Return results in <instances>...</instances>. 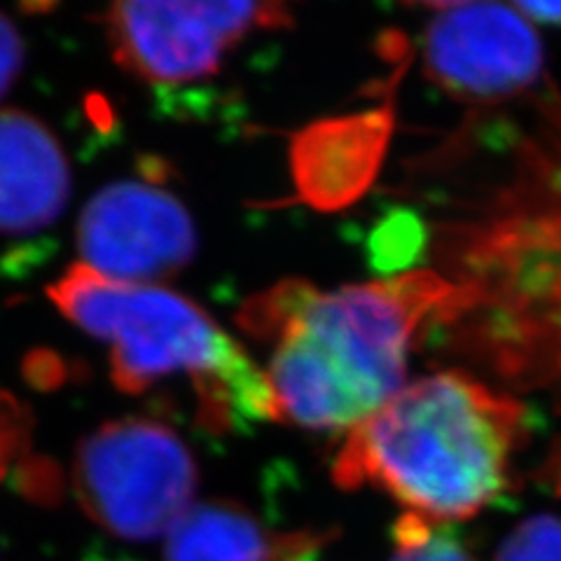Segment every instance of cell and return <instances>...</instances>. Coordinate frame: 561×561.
<instances>
[{
	"label": "cell",
	"instance_id": "obj_11",
	"mask_svg": "<svg viewBox=\"0 0 561 561\" xmlns=\"http://www.w3.org/2000/svg\"><path fill=\"white\" fill-rule=\"evenodd\" d=\"M389 561H476L447 524H435L405 513L393 526V552Z\"/></svg>",
	"mask_w": 561,
	"mask_h": 561
},
{
	"label": "cell",
	"instance_id": "obj_2",
	"mask_svg": "<svg viewBox=\"0 0 561 561\" xmlns=\"http://www.w3.org/2000/svg\"><path fill=\"white\" fill-rule=\"evenodd\" d=\"M451 295L433 267L335 290L286 278L245 300L237 321L270 348L278 419L346 433L405 386L414 340L437 328Z\"/></svg>",
	"mask_w": 561,
	"mask_h": 561
},
{
	"label": "cell",
	"instance_id": "obj_4",
	"mask_svg": "<svg viewBox=\"0 0 561 561\" xmlns=\"http://www.w3.org/2000/svg\"><path fill=\"white\" fill-rule=\"evenodd\" d=\"M49 300L66 319L111 346L119 391L138 396L171 377L190 381L199 424L214 433L249 431L278 419L267 373L214 316L164 286L105 278L70 267Z\"/></svg>",
	"mask_w": 561,
	"mask_h": 561
},
{
	"label": "cell",
	"instance_id": "obj_3",
	"mask_svg": "<svg viewBox=\"0 0 561 561\" xmlns=\"http://www.w3.org/2000/svg\"><path fill=\"white\" fill-rule=\"evenodd\" d=\"M526 431L515 396L468 373H437L346 431L332 478L342 489H377L428 522H461L511 486Z\"/></svg>",
	"mask_w": 561,
	"mask_h": 561
},
{
	"label": "cell",
	"instance_id": "obj_5",
	"mask_svg": "<svg viewBox=\"0 0 561 561\" xmlns=\"http://www.w3.org/2000/svg\"><path fill=\"white\" fill-rule=\"evenodd\" d=\"M199 472L181 435L154 419H117L87 435L73 463L84 515L127 542L167 538L195 507Z\"/></svg>",
	"mask_w": 561,
	"mask_h": 561
},
{
	"label": "cell",
	"instance_id": "obj_8",
	"mask_svg": "<svg viewBox=\"0 0 561 561\" xmlns=\"http://www.w3.org/2000/svg\"><path fill=\"white\" fill-rule=\"evenodd\" d=\"M76 241L87 270L119 284L157 286L190 265L197 230L173 192L150 181H119L87 202Z\"/></svg>",
	"mask_w": 561,
	"mask_h": 561
},
{
	"label": "cell",
	"instance_id": "obj_7",
	"mask_svg": "<svg viewBox=\"0 0 561 561\" xmlns=\"http://www.w3.org/2000/svg\"><path fill=\"white\" fill-rule=\"evenodd\" d=\"M421 38L435 87L478 108L536 94L546 82V51L529 16L499 3H424Z\"/></svg>",
	"mask_w": 561,
	"mask_h": 561
},
{
	"label": "cell",
	"instance_id": "obj_13",
	"mask_svg": "<svg viewBox=\"0 0 561 561\" xmlns=\"http://www.w3.org/2000/svg\"><path fill=\"white\" fill-rule=\"evenodd\" d=\"M22 61H24L22 35L5 14H0V96H3L14 84L16 76H20Z\"/></svg>",
	"mask_w": 561,
	"mask_h": 561
},
{
	"label": "cell",
	"instance_id": "obj_1",
	"mask_svg": "<svg viewBox=\"0 0 561 561\" xmlns=\"http://www.w3.org/2000/svg\"><path fill=\"white\" fill-rule=\"evenodd\" d=\"M531 146L486 202L440 227L435 255L454 288L443 330L456 354L561 405V157Z\"/></svg>",
	"mask_w": 561,
	"mask_h": 561
},
{
	"label": "cell",
	"instance_id": "obj_9",
	"mask_svg": "<svg viewBox=\"0 0 561 561\" xmlns=\"http://www.w3.org/2000/svg\"><path fill=\"white\" fill-rule=\"evenodd\" d=\"M70 167L57 136L24 111H0V234H31L68 204Z\"/></svg>",
	"mask_w": 561,
	"mask_h": 561
},
{
	"label": "cell",
	"instance_id": "obj_10",
	"mask_svg": "<svg viewBox=\"0 0 561 561\" xmlns=\"http://www.w3.org/2000/svg\"><path fill=\"white\" fill-rule=\"evenodd\" d=\"M332 538L335 531L274 529L234 503H195L164 538V561H311Z\"/></svg>",
	"mask_w": 561,
	"mask_h": 561
},
{
	"label": "cell",
	"instance_id": "obj_6",
	"mask_svg": "<svg viewBox=\"0 0 561 561\" xmlns=\"http://www.w3.org/2000/svg\"><path fill=\"white\" fill-rule=\"evenodd\" d=\"M113 55L152 84H190L216 76L225 57L257 31L293 24L284 3H162L131 0L105 12Z\"/></svg>",
	"mask_w": 561,
	"mask_h": 561
},
{
	"label": "cell",
	"instance_id": "obj_12",
	"mask_svg": "<svg viewBox=\"0 0 561 561\" xmlns=\"http://www.w3.org/2000/svg\"><path fill=\"white\" fill-rule=\"evenodd\" d=\"M494 561H561V517L546 513L519 522Z\"/></svg>",
	"mask_w": 561,
	"mask_h": 561
}]
</instances>
